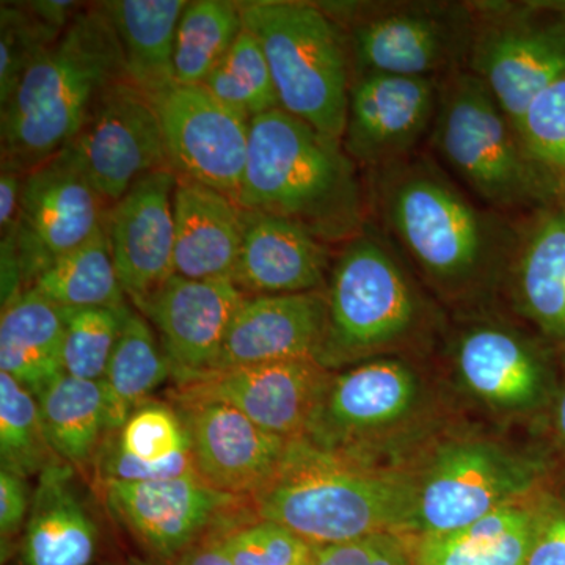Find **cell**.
I'll return each mask as SVG.
<instances>
[{
    "instance_id": "cell-37",
    "label": "cell",
    "mask_w": 565,
    "mask_h": 565,
    "mask_svg": "<svg viewBox=\"0 0 565 565\" xmlns=\"http://www.w3.org/2000/svg\"><path fill=\"white\" fill-rule=\"evenodd\" d=\"M516 129L550 199L565 203V74L535 96Z\"/></svg>"
},
{
    "instance_id": "cell-28",
    "label": "cell",
    "mask_w": 565,
    "mask_h": 565,
    "mask_svg": "<svg viewBox=\"0 0 565 565\" xmlns=\"http://www.w3.org/2000/svg\"><path fill=\"white\" fill-rule=\"evenodd\" d=\"M65 321L62 308L25 289L2 305L0 373H7L39 397L65 375Z\"/></svg>"
},
{
    "instance_id": "cell-5",
    "label": "cell",
    "mask_w": 565,
    "mask_h": 565,
    "mask_svg": "<svg viewBox=\"0 0 565 565\" xmlns=\"http://www.w3.org/2000/svg\"><path fill=\"white\" fill-rule=\"evenodd\" d=\"M427 145L446 172L490 210L520 218L553 203L519 129L470 71L438 82L437 114Z\"/></svg>"
},
{
    "instance_id": "cell-12",
    "label": "cell",
    "mask_w": 565,
    "mask_h": 565,
    "mask_svg": "<svg viewBox=\"0 0 565 565\" xmlns=\"http://www.w3.org/2000/svg\"><path fill=\"white\" fill-rule=\"evenodd\" d=\"M109 204L70 152L62 150L28 173L10 239L25 289L46 267L87 243L104 226Z\"/></svg>"
},
{
    "instance_id": "cell-8",
    "label": "cell",
    "mask_w": 565,
    "mask_h": 565,
    "mask_svg": "<svg viewBox=\"0 0 565 565\" xmlns=\"http://www.w3.org/2000/svg\"><path fill=\"white\" fill-rule=\"evenodd\" d=\"M319 6L343 32L352 74L440 82L467 70L473 35L470 2L355 0Z\"/></svg>"
},
{
    "instance_id": "cell-20",
    "label": "cell",
    "mask_w": 565,
    "mask_h": 565,
    "mask_svg": "<svg viewBox=\"0 0 565 565\" xmlns=\"http://www.w3.org/2000/svg\"><path fill=\"white\" fill-rule=\"evenodd\" d=\"M173 405L188 429L196 475L218 492L250 498L269 481L291 444L232 405Z\"/></svg>"
},
{
    "instance_id": "cell-14",
    "label": "cell",
    "mask_w": 565,
    "mask_h": 565,
    "mask_svg": "<svg viewBox=\"0 0 565 565\" xmlns=\"http://www.w3.org/2000/svg\"><path fill=\"white\" fill-rule=\"evenodd\" d=\"M104 504L152 556L173 564L244 498L212 489L199 475L161 481H96Z\"/></svg>"
},
{
    "instance_id": "cell-10",
    "label": "cell",
    "mask_w": 565,
    "mask_h": 565,
    "mask_svg": "<svg viewBox=\"0 0 565 565\" xmlns=\"http://www.w3.org/2000/svg\"><path fill=\"white\" fill-rule=\"evenodd\" d=\"M537 460L482 440L452 441L435 452L419 481L408 533L438 535L516 503L537 484Z\"/></svg>"
},
{
    "instance_id": "cell-49",
    "label": "cell",
    "mask_w": 565,
    "mask_h": 565,
    "mask_svg": "<svg viewBox=\"0 0 565 565\" xmlns=\"http://www.w3.org/2000/svg\"><path fill=\"white\" fill-rule=\"evenodd\" d=\"M299 565H313V555L308 557V559H305L303 563Z\"/></svg>"
},
{
    "instance_id": "cell-18",
    "label": "cell",
    "mask_w": 565,
    "mask_h": 565,
    "mask_svg": "<svg viewBox=\"0 0 565 565\" xmlns=\"http://www.w3.org/2000/svg\"><path fill=\"white\" fill-rule=\"evenodd\" d=\"M247 297L228 278L192 280L174 274L137 305L158 330L174 384L211 370Z\"/></svg>"
},
{
    "instance_id": "cell-19",
    "label": "cell",
    "mask_w": 565,
    "mask_h": 565,
    "mask_svg": "<svg viewBox=\"0 0 565 565\" xmlns=\"http://www.w3.org/2000/svg\"><path fill=\"white\" fill-rule=\"evenodd\" d=\"M178 174L159 170L141 178L104 218L111 258L134 307L174 274L173 193Z\"/></svg>"
},
{
    "instance_id": "cell-17",
    "label": "cell",
    "mask_w": 565,
    "mask_h": 565,
    "mask_svg": "<svg viewBox=\"0 0 565 565\" xmlns=\"http://www.w3.org/2000/svg\"><path fill=\"white\" fill-rule=\"evenodd\" d=\"M418 401V375L407 363L364 362L330 377L302 440L326 451L359 456L364 440L403 423Z\"/></svg>"
},
{
    "instance_id": "cell-43",
    "label": "cell",
    "mask_w": 565,
    "mask_h": 565,
    "mask_svg": "<svg viewBox=\"0 0 565 565\" xmlns=\"http://www.w3.org/2000/svg\"><path fill=\"white\" fill-rule=\"evenodd\" d=\"M525 565H565V511L546 509L539 514Z\"/></svg>"
},
{
    "instance_id": "cell-45",
    "label": "cell",
    "mask_w": 565,
    "mask_h": 565,
    "mask_svg": "<svg viewBox=\"0 0 565 565\" xmlns=\"http://www.w3.org/2000/svg\"><path fill=\"white\" fill-rule=\"evenodd\" d=\"M225 522L215 526L191 548L185 550L172 565H232L223 546L222 530Z\"/></svg>"
},
{
    "instance_id": "cell-9",
    "label": "cell",
    "mask_w": 565,
    "mask_h": 565,
    "mask_svg": "<svg viewBox=\"0 0 565 565\" xmlns=\"http://www.w3.org/2000/svg\"><path fill=\"white\" fill-rule=\"evenodd\" d=\"M467 71L515 128L539 93L565 74V11L548 0H473Z\"/></svg>"
},
{
    "instance_id": "cell-15",
    "label": "cell",
    "mask_w": 565,
    "mask_h": 565,
    "mask_svg": "<svg viewBox=\"0 0 565 565\" xmlns=\"http://www.w3.org/2000/svg\"><path fill=\"white\" fill-rule=\"evenodd\" d=\"M330 377L318 360L252 364L174 384L172 401L232 405L267 433L296 441L307 434Z\"/></svg>"
},
{
    "instance_id": "cell-4",
    "label": "cell",
    "mask_w": 565,
    "mask_h": 565,
    "mask_svg": "<svg viewBox=\"0 0 565 565\" xmlns=\"http://www.w3.org/2000/svg\"><path fill=\"white\" fill-rule=\"evenodd\" d=\"M126 77L125 57L102 6L84 7L25 71L0 110L2 159L25 173L74 139L93 104Z\"/></svg>"
},
{
    "instance_id": "cell-1",
    "label": "cell",
    "mask_w": 565,
    "mask_h": 565,
    "mask_svg": "<svg viewBox=\"0 0 565 565\" xmlns=\"http://www.w3.org/2000/svg\"><path fill=\"white\" fill-rule=\"evenodd\" d=\"M371 222L408 266L449 299H471L505 282L516 218L479 203L433 154L366 173Z\"/></svg>"
},
{
    "instance_id": "cell-44",
    "label": "cell",
    "mask_w": 565,
    "mask_h": 565,
    "mask_svg": "<svg viewBox=\"0 0 565 565\" xmlns=\"http://www.w3.org/2000/svg\"><path fill=\"white\" fill-rule=\"evenodd\" d=\"M25 177L28 173L24 170L2 159V172H0V232H2V237L9 236L17 228Z\"/></svg>"
},
{
    "instance_id": "cell-23",
    "label": "cell",
    "mask_w": 565,
    "mask_h": 565,
    "mask_svg": "<svg viewBox=\"0 0 565 565\" xmlns=\"http://www.w3.org/2000/svg\"><path fill=\"white\" fill-rule=\"evenodd\" d=\"M332 245L300 223L244 210V239L232 281L247 296L321 291L329 281Z\"/></svg>"
},
{
    "instance_id": "cell-48",
    "label": "cell",
    "mask_w": 565,
    "mask_h": 565,
    "mask_svg": "<svg viewBox=\"0 0 565 565\" xmlns=\"http://www.w3.org/2000/svg\"><path fill=\"white\" fill-rule=\"evenodd\" d=\"M107 565H154L151 563H148V561L140 559V557H125V559L117 561V563H110Z\"/></svg>"
},
{
    "instance_id": "cell-29",
    "label": "cell",
    "mask_w": 565,
    "mask_h": 565,
    "mask_svg": "<svg viewBox=\"0 0 565 565\" xmlns=\"http://www.w3.org/2000/svg\"><path fill=\"white\" fill-rule=\"evenodd\" d=\"M188 3L185 0L99 3L120 41L126 77L150 98L177 85L174 41Z\"/></svg>"
},
{
    "instance_id": "cell-16",
    "label": "cell",
    "mask_w": 565,
    "mask_h": 565,
    "mask_svg": "<svg viewBox=\"0 0 565 565\" xmlns=\"http://www.w3.org/2000/svg\"><path fill=\"white\" fill-rule=\"evenodd\" d=\"M438 82L352 74L343 147L364 173L423 151L437 114Z\"/></svg>"
},
{
    "instance_id": "cell-24",
    "label": "cell",
    "mask_w": 565,
    "mask_h": 565,
    "mask_svg": "<svg viewBox=\"0 0 565 565\" xmlns=\"http://www.w3.org/2000/svg\"><path fill=\"white\" fill-rule=\"evenodd\" d=\"M74 471L62 462L40 476L31 514L7 565L95 564L102 530Z\"/></svg>"
},
{
    "instance_id": "cell-31",
    "label": "cell",
    "mask_w": 565,
    "mask_h": 565,
    "mask_svg": "<svg viewBox=\"0 0 565 565\" xmlns=\"http://www.w3.org/2000/svg\"><path fill=\"white\" fill-rule=\"evenodd\" d=\"M36 399L52 449L63 462L76 470L95 465L110 434L102 381L65 374Z\"/></svg>"
},
{
    "instance_id": "cell-11",
    "label": "cell",
    "mask_w": 565,
    "mask_h": 565,
    "mask_svg": "<svg viewBox=\"0 0 565 565\" xmlns=\"http://www.w3.org/2000/svg\"><path fill=\"white\" fill-rule=\"evenodd\" d=\"M63 150L109 206L147 174L172 170L154 103L128 79L102 93Z\"/></svg>"
},
{
    "instance_id": "cell-21",
    "label": "cell",
    "mask_w": 565,
    "mask_h": 565,
    "mask_svg": "<svg viewBox=\"0 0 565 565\" xmlns=\"http://www.w3.org/2000/svg\"><path fill=\"white\" fill-rule=\"evenodd\" d=\"M452 359L465 388L498 411H530L548 393L544 353L509 323L476 319L457 333Z\"/></svg>"
},
{
    "instance_id": "cell-3",
    "label": "cell",
    "mask_w": 565,
    "mask_h": 565,
    "mask_svg": "<svg viewBox=\"0 0 565 565\" xmlns=\"http://www.w3.org/2000/svg\"><path fill=\"white\" fill-rule=\"evenodd\" d=\"M237 204L300 223L330 245L344 244L371 222L366 182L343 141L282 109L250 121Z\"/></svg>"
},
{
    "instance_id": "cell-42",
    "label": "cell",
    "mask_w": 565,
    "mask_h": 565,
    "mask_svg": "<svg viewBox=\"0 0 565 565\" xmlns=\"http://www.w3.org/2000/svg\"><path fill=\"white\" fill-rule=\"evenodd\" d=\"M33 490L28 479L0 470V539H2V563L13 556L14 548L29 514H31Z\"/></svg>"
},
{
    "instance_id": "cell-32",
    "label": "cell",
    "mask_w": 565,
    "mask_h": 565,
    "mask_svg": "<svg viewBox=\"0 0 565 565\" xmlns=\"http://www.w3.org/2000/svg\"><path fill=\"white\" fill-rule=\"evenodd\" d=\"M169 377H172V370L161 341L156 338L148 319L131 308L102 381L110 434L117 433L129 415L150 401L152 393Z\"/></svg>"
},
{
    "instance_id": "cell-47",
    "label": "cell",
    "mask_w": 565,
    "mask_h": 565,
    "mask_svg": "<svg viewBox=\"0 0 565 565\" xmlns=\"http://www.w3.org/2000/svg\"><path fill=\"white\" fill-rule=\"evenodd\" d=\"M556 429L557 434H559L561 440L565 445V392L563 396L557 401L556 407Z\"/></svg>"
},
{
    "instance_id": "cell-41",
    "label": "cell",
    "mask_w": 565,
    "mask_h": 565,
    "mask_svg": "<svg viewBox=\"0 0 565 565\" xmlns=\"http://www.w3.org/2000/svg\"><path fill=\"white\" fill-rule=\"evenodd\" d=\"M313 565H414L399 535L381 533L345 544L313 546Z\"/></svg>"
},
{
    "instance_id": "cell-38",
    "label": "cell",
    "mask_w": 565,
    "mask_h": 565,
    "mask_svg": "<svg viewBox=\"0 0 565 565\" xmlns=\"http://www.w3.org/2000/svg\"><path fill=\"white\" fill-rule=\"evenodd\" d=\"M129 310L131 307L62 308L65 373L85 381H103Z\"/></svg>"
},
{
    "instance_id": "cell-22",
    "label": "cell",
    "mask_w": 565,
    "mask_h": 565,
    "mask_svg": "<svg viewBox=\"0 0 565 565\" xmlns=\"http://www.w3.org/2000/svg\"><path fill=\"white\" fill-rule=\"evenodd\" d=\"M326 329V292L248 296L210 371L291 360L319 362Z\"/></svg>"
},
{
    "instance_id": "cell-34",
    "label": "cell",
    "mask_w": 565,
    "mask_h": 565,
    "mask_svg": "<svg viewBox=\"0 0 565 565\" xmlns=\"http://www.w3.org/2000/svg\"><path fill=\"white\" fill-rule=\"evenodd\" d=\"M244 31L237 2L195 0L182 11L174 41L178 85H203Z\"/></svg>"
},
{
    "instance_id": "cell-6",
    "label": "cell",
    "mask_w": 565,
    "mask_h": 565,
    "mask_svg": "<svg viewBox=\"0 0 565 565\" xmlns=\"http://www.w3.org/2000/svg\"><path fill=\"white\" fill-rule=\"evenodd\" d=\"M326 300L319 355L326 367L407 343L426 323V305L407 262L373 222L340 245Z\"/></svg>"
},
{
    "instance_id": "cell-46",
    "label": "cell",
    "mask_w": 565,
    "mask_h": 565,
    "mask_svg": "<svg viewBox=\"0 0 565 565\" xmlns=\"http://www.w3.org/2000/svg\"><path fill=\"white\" fill-rule=\"evenodd\" d=\"M29 9L52 28L58 31H65L71 21L84 10L82 3L70 2V0H39V2H28Z\"/></svg>"
},
{
    "instance_id": "cell-2",
    "label": "cell",
    "mask_w": 565,
    "mask_h": 565,
    "mask_svg": "<svg viewBox=\"0 0 565 565\" xmlns=\"http://www.w3.org/2000/svg\"><path fill=\"white\" fill-rule=\"evenodd\" d=\"M250 501L258 519L288 527L311 546L338 545L408 533L416 479L296 440Z\"/></svg>"
},
{
    "instance_id": "cell-25",
    "label": "cell",
    "mask_w": 565,
    "mask_h": 565,
    "mask_svg": "<svg viewBox=\"0 0 565 565\" xmlns=\"http://www.w3.org/2000/svg\"><path fill=\"white\" fill-rule=\"evenodd\" d=\"M505 282L520 313L548 340L565 344V203L516 218Z\"/></svg>"
},
{
    "instance_id": "cell-30",
    "label": "cell",
    "mask_w": 565,
    "mask_h": 565,
    "mask_svg": "<svg viewBox=\"0 0 565 565\" xmlns=\"http://www.w3.org/2000/svg\"><path fill=\"white\" fill-rule=\"evenodd\" d=\"M537 512L505 504L471 525L418 537L414 565H525L533 545Z\"/></svg>"
},
{
    "instance_id": "cell-39",
    "label": "cell",
    "mask_w": 565,
    "mask_h": 565,
    "mask_svg": "<svg viewBox=\"0 0 565 565\" xmlns=\"http://www.w3.org/2000/svg\"><path fill=\"white\" fill-rule=\"evenodd\" d=\"M62 31L40 20L28 3L0 9V106H3L33 62L61 39Z\"/></svg>"
},
{
    "instance_id": "cell-40",
    "label": "cell",
    "mask_w": 565,
    "mask_h": 565,
    "mask_svg": "<svg viewBox=\"0 0 565 565\" xmlns=\"http://www.w3.org/2000/svg\"><path fill=\"white\" fill-rule=\"evenodd\" d=\"M222 539L232 565H299L313 555L302 537L262 519L243 525L225 522Z\"/></svg>"
},
{
    "instance_id": "cell-36",
    "label": "cell",
    "mask_w": 565,
    "mask_h": 565,
    "mask_svg": "<svg viewBox=\"0 0 565 565\" xmlns=\"http://www.w3.org/2000/svg\"><path fill=\"white\" fill-rule=\"evenodd\" d=\"M203 85L218 102L248 121L266 111L281 109L262 44L245 28Z\"/></svg>"
},
{
    "instance_id": "cell-35",
    "label": "cell",
    "mask_w": 565,
    "mask_h": 565,
    "mask_svg": "<svg viewBox=\"0 0 565 565\" xmlns=\"http://www.w3.org/2000/svg\"><path fill=\"white\" fill-rule=\"evenodd\" d=\"M62 462L44 429L39 399L11 375L0 373V470L40 478Z\"/></svg>"
},
{
    "instance_id": "cell-13",
    "label": "cell",
    "mask_w": 565,
    "mask_h": 565,
    "mask_svg": "<svg viewBox=\"0 0 565 565\" xmlns=\"http://www.w3.org/2000/svg\"><path fill=\"white\" fill-rule=\"evenodd\" d=\"M170 166L237 203L250 145V121L218 102L204 85H173L152 96Z\"/></svg>"
},
{
    "instance_id": "cell-26",
    "label": "cell",
    "mask_w": 565,
    "mask_h": 565,
    "mask_svg": "<svg viewBox=\"0 0 565 565\" xmlns=\"http://www.w3.org/2000/svg\"><path fill=\"white\" fill-rule=\"evenodd\" d=\"M96 481L143 482L195 475L188 429L173 404L147 401L104 441Z\"/></svg>"
},
{
    "instance_id": "cell-7",
    "label": "cell",
    "mask_w": 565,
    "mask_h": 565,
    "mask_svg": "<svg viewBox=\"0 0 565 565\" xmlns=\"http://www.w3.org/2000/svg\"><path fill=\"white\" fill-rule=\"evenodd\" d=\"M244 28L262 44L280 107L343 141L351 58L343 32L315 2H239Z\"/></svg>"
},
{
    "instance_id": "cell-33",
    "label": "cell",
    "mask_w": 565,
    "mask_h": 565,
    "mask_svg": "<svg viewBox=\"0 0 565 565\" xmlns=\"http://www.w3.org/2000/svg\"><path fill=\"white\" fill-rule=\"evenodd\" d=\"M29 289L58 308L128 307L104 226L87 243L46 267Z\"/></svg>"
},
{
    "instance_id": "cell-27",
    "label": "cell",
    "mask_w": 565,
    "mask_h": 565,
    "mask_svg": "<svg viewBox=\"0 0 565 565\" xmlns=\"http://www.w3.org/2000/svg\"><path fill=\"white\" fill-rule=\"evenodd\" d=\"M173 215L174 273L192 280H232L243 247V207L214 189L178 178Z\"/></svg>"
}]
</instances>
